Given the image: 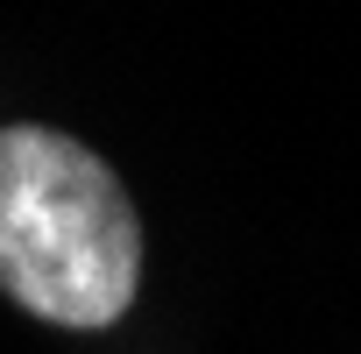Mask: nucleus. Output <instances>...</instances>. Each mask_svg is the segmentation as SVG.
<instances>
[{
	"mask_svg": "<svg viewBox=\"0 0 361 354\" xmlns=\"http://www.w3.org/2000/svg\"><path fill=\"white\" fill-rule=\"evenodd\" d=\"M135 283L142 227L121 177L57 128H0V291L50 326L99 333Z\"/></svg>",
	"mask_w": 361,
	"mask_h": 354,
	"instance_id": "obj_1",
	"label": "nucleus"
}]
</instances>
